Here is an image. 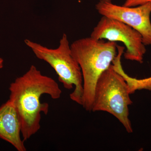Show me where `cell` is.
I'll return each instance as SVG.
<instances>
[{
    "instance_id": "6da1fadb",
    "label": "cell",
    "mask_w": 151,
    "mask_h": 151,
    "mask_svg": "<svg viewBox=\"0 0 151 151\" xmlns=\"http://www.w3.org/2000/svg\"><path fill=\"white\" fill-rule=\"evenodd\" d=\"M9 90V100L18 115L23 140H27L40 129L41 113H48V104L41 103V97L46 94L57 100L61 97L62 90L54 79L43 75L34 65L16 78Z\"/></svg>"
},
{
    "instance_id": "7a4b0ae2",
    "label": "cell",
    "mask_w": 151,
    "mask_h": 151,
    "mask_svg": "<svg viewBox=\"0 0 151 151\" xmlns=\"http://www.w3.org/2000/svg\"><path fill=\"white\" fill-rule=\"evenodd\" d=\"M117 45L114 42L82 38L70 45L71 52L81 68L83 81L81 106L92 111L94 90L100 76L112 64L117 54Z\"/></svg>"
},
{
    "instance_id": "3957f363",
    "label": "cell",
    "mask_w": 151,
    "mask_h": 151,
    "mask_svg": "<svg viewBox=\"0 0 151 151\" xmlns=\"http://www.w3.org/2000/svg\"><path fill=\"white\" fill-rule=\"evenodd\" d=\"M24 42L37 58L47 63L54 69L65 89L70 90L74 86V91L70 94V99L81 105L83 77L81 68L72 55L67 35L63 34L56 48H48L29 39Z\"/></svg>"
},
{
    "instance_id": "277c9868",
    "label": "cell",
    "mask_w": 151,
    "mask_h": 151,
    "mask_svg": "<svg viewBox=\"0 0 151 151\" xmlns=\"http://www.w3.org/2000/svg\"><path fill=\"white\" fill-rule=\"evenodd\" d=\"M128 85L112 65L98 78L94 90L92 111H104L113 115L129 133L133 132L129 108L133 102Z\"/></svg>"
},
{
    "instance_id": "5b68a950",
    "label": "cell",
    "mask_w": 151,
    "mask_h": 151,
    "mask_svg": "<svg viewBox=\"0 0 151 151\" xmlns=\"http://www.w3.org/2000/svg\"><path fill=\"white\" fill-rule=\"evenodd\" d=\"M90 37L95 40L120 42L126 48L125 59L142 63L146 52V45L139 32L126 24L115 19L103 16L93 29Z\"/></svg>"
},
{
    "instance_id": "8992f818",
    "label": "cell",
    "mask_w": 151,
    "mask_h": 151,
    "mask_svg": "<svg viewBox=\"0 0 151 151\" xmlns=\"http://www.w3.org/2000/svg\"><path fill=\"white\" fill-rule=\"evenodd\" d=\"M95 8L103 16L115 19L137 31L144 44L151 45V3L127 7L113 4L112 0H100Z\"/></svg>"
},
{
    "instance_id": "52a82bcc",
    "label": "cell",
    "mask_w": 151,
    "mask_h": 151,
    "mask_svg": "<svg viewBox=\"0 0 151 151\" xmlns=\"http://www.w3.org/2000/svg\"><path fill=\"white\" fill-rule=\"evenodd\" d=\"M21 125L16 110L8 100L0 107V138L9 143L18 151H26L21 137Z\"/></svg>"
},
{
    "instance_id": "ba28073f",
    "label": "cell",
    "mask_w": 151,
    "mask_h": 151,
    "mask_svg": "<svg viewBox=\"0 0 151 151\" xmlns=\"http://www.w3.org/2000/svg\"><path fill=\"white\" fill-rule=\"evenodd\" d=\"M122 55V52H118L117 55L112 62V65L114 70L121 74L127 82L130 94L134 93L137 90L145 89L151 91V76L143 79H137L128 75L122 67L121 61Z\"/></svg>"
},
{
    "instance_id": "9c48e42d",
    "label": "cell",
    "mask_w": 151,
    "mask_h": 151,
    "mask_svg": "<svg viewBox=\"0 0 151 151\" xmlns=\"http://www.w3.org/2000/svg\"><path fill=\"white\" fill-rule=\"evenodd\" d=\"M151 3V0H126L123 6L127 7H135Z\"/></svg>"
},
{
    "instance_id": "30bf717a",
    "label": "cell",
    "mask_w": 151,
    "mask_h": 151,
    "mask_svg": "<svg viewBox=\"0 0 151 151\" xmlns=\"http://www.w3.org/2000/svg\"><path fill=\"white\" fill-rule=\"evenodd\" d=\"M4 60L2 58L0 57V70L4 67Z\"/></svg>"
}]
</instances>
